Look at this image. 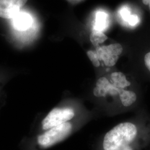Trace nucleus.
<instances>
[{"mask_svg":"<svg viewBox=\"0 0 150 150\" xmlns=\"http://www.w3.org/2000/svg\"><path fill=\"white\" fill-rule=\"evenodd\" d=\"M87 54L94 66H95L96 67H98L100 66V61L98 59L96 52L90 50L87 51Z\"/></svg>","mask_w":150,"mask_h":150,"instance_id":"nucleus-13","label":"nucleus"},{"mask_svg":"<svg viewBox=\"0 0 150 150\" xmlns=\"http://www.w3.org/2000/svg\"><path fill=\"white\" fill-rule=\"evenodd\" d=\"M122 104L125 107H129L137 102L138 100L137 94L132 90H125L120 89L118 93Z\"/></svg>","mask_w":150,"mask_h":150,"instance_id":"nucleus-8","label":"nucleus"},{"mask_svg":"<svg viewBox=\"0 0 150 150\" xmlns=\"http://www.w3.org/2000/svg\"><path fill=\"white\" fill-rule=\"evenodd\" d=\"M120 89L113 85L105 77H102L97 81L96 87L93 89V94L97 97H105L107 95L115 96L118 95Z\"/></svg>","mask_w":150,"mask_h":150,"instance_id":"nucleus-6","label":"nucleus"},{"mask_svg":"<svg viewBox=\"0 0 150 150\" xmlns=\"http://www.w3.org/2000/svg\"><path fill=\"white\" fill-rule=\"evenodd\" d=\"M139 127L134 123H120L105 134L102 143L103 150H134L132 144L139 137Z\"/></svg>","mask_w":150,"mask_h":150,"instance_id":"nucleus-1","label":"nucleus"},{"mask_svg":"<svg viewBox=\"0 0 150 150\" xmlns=\"http://www.w3.org/2000/svg\"><path fill=\"white\" fill-rule=\"evenodd\" d=\"M90 39L91 43L97 47L99 44L104 42L107 40V37L102 31L94 30L91 32Z\"/></svg>","mask_w":150,"mask_h":150,"instance_id":"nucleus-11","label":"nucleus"},{"mask_svg":"<svg viewBox=\"0 0 150 150\" xmlns=\"http://www.w3.org/2000/svg\"><path fill=\"white\" fill-rule=\"evenodd\" d=\"M72 125L70 122L59 125L47 130L38 137V144L44 148L55 145L66 139L71 134Z\"/></svg>","mask_w":150,"mask_h":150,"instance_id":"nucleus-2","label":"nucleus"},{"mask_svg":"<svg viewBox=\"0 0 150 150\" xmlns=\"http://www.w3.org/2000/svg\"><path fill=\"white\" fill-rule=\"evenodd\" d=\"M107 26V15L101 11L97 12L95 24V30L102 31Z\"/></svg>","mask_w":150,"mask_h":150,"instance_id":"nucleus-10","label":"nucleus"},{"mask_svg":"<svg viewBox=\"0 0 150 150\" xmlns=\"http://www.w3.org/2000/svg\"><path fill=\"white\" fill-rule=\"evenodd\" d=\"M113 85L119 89H124L131 86V83L127 80L125 75L121 72H115L111 75Z\"/></svg>","mask_w":150,"mask_h":150,"instance_id":"nucleus-9","label":"nucleus"},{"mask_svg":"<svg viewBox=\"0 0 150 150\" xmlns=\"http://www.w3.org/2000/svg\"><path fill=\"white\" fill-rule=\"evenodd\" d=\"M27 0H0V17L12 19L26 4Z\"/></svg>","mask_w":150,"mask_h":150,"instance_id":"nucleus-4","label":"nucleus"},{"mask_svg":"<svg viewBox=\"0 0 150 150\" xmlns=\"http://www.w3.org/2000/svg\"><path fill=\"white\" fill-rule=\"evenodd\" d=\"M11 20L13 29L20 33L30 31L34 24L31 15L25 11H20Z\"/></svg>","mask_w":150,"mask_h":150,"instance_id":"nucleus-5","label":"nucleus"},{"mask_svg":"<svg viewBox=\"0 0 150 150\" xmlns=\"http://www.w3.org/2000/svg\"><path fill=\"white\" fill-rule=\"evenodd\" d=\"M120 14L121 18L124 21L128 22L129 16H131V14H130V11L127 7H126V6L122 7L120 10Z\"/></svg>","mask_w":150,"mask_h":150,"instance_id":"nucleus-14","label":"nucleus"},{"mask_svg":"<svg viewBox=\"0 0 150 150\" xmlns=\"http://www.w3.org/2000/svg\"><path fill=\"white\" fill-rule=\"evenodd\" d=\"M139 18L138 16L136 15H131L127 22L129 23V25L132 26H134L139 23Z\"/></svg>","mask_w":150,"mask_h":150,"instance_id":"nucleus-15","label":"nucleus"},{"mask_svg":"<svg viewBox=\"0 0 150 150\" xmlns=\"http://www.w3.org/2000/svg\"><path fill=\"white\" fill-rule=\"evenodd\" d=\"M107 48L111 54L115 56H119L122 53L123 48L119 43H113L107 46Z\"/></svg>","mask_w":150,"mask_h":150,"instance_id":"nucleus-12","label":"nucleus"},{"mask_svg":"<svg viewBox=\"0 0 150 150\" xmlns=\"http://www.w3.org/2000/svg\"><path fill=\"white\" fill-rule=\"evenodd\" d=\"M144 61L146 69L150 74V51L145 54Z\"/></svg>","mask_w":150,"mask_h":150,"instance_id":"nucleus-16","label":"nucleus"},{"mask_svg":"<svg viewBox=\"0 0 150 150\" xmlns=\"http://www.w3.org/2000/svg\"><path fill=\"white\" fill-rule=\"evenodd\" d=\"M99 61H103L105 64L108 67H112L116 64L118 61V56L113 55L107 49V46H97L96 50Z\"/></svg>","mask_w":150,"mask_h":150,"instance_id":"nucleus-7","label":"nucleus"},{"mask_svg":"<svg viewBox=\"0 0 150 150\" xmlns=\"http://www.w3.org/2000/svg\"><path fill=\"white\" fill-rule=\"evenodd\" d=\"M142 2L144 3V4H145L146 5H149L150 10V0H142Z\"/></svg>","mask_w":150,"mask_h":150,"instance_id":"nucleus-17","label":"nucleus"},{"mask_svg":"<svg viewBox=\"0 0 150 150\" xmlns=\"http://www.w3.org/2000/svg\"><path fill=\"white\" fill-rule=\"evenodd\" d=\"M75 116L73 109L70 108H55L51 110L42 122V129L48 130L56 126L67 122Z\"/></svg>","mask_w":150,"mask_h":150,"instance_id":"nucleus-3","label":"nucleus"}]
</instances>
